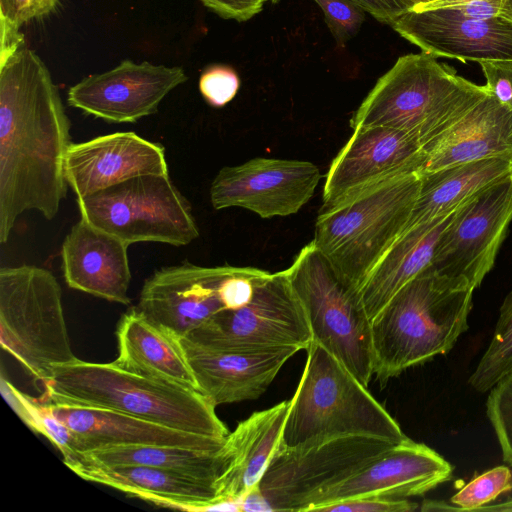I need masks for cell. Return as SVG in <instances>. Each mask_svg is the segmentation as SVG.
<instances>
[{
  "instance_id": "44",
  "label": "cell",
  "mask_w": 512,
  "mask_h": 512,
  "mask_svg": "<svg viewBox=\"0 0 512 512\" xmlns=\"http://www.w3.org/2000/svg\"><path fill=\"white\" fill-rule=\"evenodd\" d=\"M502 17L512 21V0H504Z\"/></svg>"
},
{
  "instance_id": "17",
  "label": "cell",
  "mask_w": 512,
  "mask_h": 512,
  "mask_svg": "<svg viewBox=\"0 0 512 512\" xmlns=\"http://www.w3.org/2000/svg\"><path fill=\"white\" fill-rule=\"evenodd\" d=\"M233 266L204 267L188 261L156 270L140 291L137 309L179 338L225 309L221 284Z\"/></svg>"
},
{
  "instance_id": "9",
  "label": "cell",
  "mask_w": 512,
  "mask_h": 512,
  "mask_svg": "<svg viewBox=\"0 0 512 512\" xmlns=\"http://www.w3.org/2000/svg\"><path fill=\"white\" fill-rule=\"evenodd\" d=\"M76 202L80 218L128 245L180 247L200 235L190 202L169 174L136 176Z\"/></svg>"
},
{
  "instance_id": "31",
  "label": "cell",
  "mask_w": 512,
  "mask_h": 512,
  "mask_svg": "<svg viewBox=\"0 0 512 512\" xmlns=\"http://www.w3.org/2000/svg\"><path fill=\"white\" fill-rule=\"evenodd\" d=\"M512 373V291L505 297L492 339L469 378L478 392L491 390Z\"/></svg>"
},
{
  "instance_id": "30",
  "label": "cell",
  "mask_w": 512,
  "mask_h": 512,
  "mask_svg": "<svg viewBox=\"0 0 512 512\" xmlns=\"http://www.w3.org/2000/svg\"><path fill=\"white\" fill-rule=\"evenodd\" d=\"M1 392L22 421L34 432L45 436L61 452L66 466L78 460L73 433L51 412L46 403L20 392L4 376H1Z\"/></svg>"
},
{
  "instance_id": "45",
  "label": "cell",
  "mask_w": 512,
  "mask_h": 512,
  "mask_svg": "<svg viewBox=\"0 0 512 512\" xmlns=\"http://www.w3.org/2000/svg\"><path fill=\"white\" fill-rule=\"evenodd\" d=\"M272 1L275 3V2H278L279 0H272Z\"/></svg>"
},
{
  "instance_id": "12",
  "label": "cell",
  "mask_w": 512,
  "mask_h": 512,
  "mask_svg": "<svg viewBox=\"0 0 512 512\" xmlns=\"http://www.w3.org/2000/svg\"><path fill=\"white\" fill-rule=\"evenodd\" d=\"M512 222V176L482 190L454 211L430 268L476 289L493 268Z\"/></svg>"
},
{
  "instance_id": "7",
  "label": "cell",
  "mask_w": 512,
  "mask_h": 512,
  "mask_svg": "<svg viewBox=\"0 0 512 512\" xmlns=\"http://www.w3.org/2000/svg\"><path fill=\"white\" fill-rule=\"evenodd\" d=\"M0 343L41 384L53 366L76 359L51 271L28 264L0 269Z\"/></svg>"
},
{
  "instance_id": "16",
  "label": "cell",
  "mask_w": 512,
  "mask_h": 512,
  "mask_svg": "<svg viewBox=\"0 0 512 512\" xmlns=\"http://www.w3.org/2000/svg\"><path fill=\"white\" fill-rule=\"evenodd\" d=\"M403 38L434 57L462 62L512 60V21L475 19L415 6L392 25Z\"/></svg>"
},
{
  "instance_id": "13",
  "label": "cell",
  "mask_w": 512,
  "mask_h": 512,
  "mask_svg": "<svg viewBox=\"0 0 512 512\" xmlns=\"http://www.w3.org/2000/svg\"><path fill=\"white\" fill-rule=\"evenodd\" d=\"M321 178L312 162L256 157L224 166L210 186L215 210L239 207L263 219L297 213L314 195Z\"/></svg>"
},
{
  "instance_id": "35",
  "label": "cell",
  "mask_w": 512,
  "mask_h": 512,
  "mask_svg": "<svg viewBox=\"0 0 512 512\" xmlns=\"http://www.w3.org/2000/svg\"><path fill=\"white\" fill-rule=\"evenodd\" d=\"M338 46H344L360 30L365 11L351 0H314Z\"/></svg>"
},
{
  "instance_id": "32",
  "label": "cell",
  "mask_w": 512,
  "mask_h": 512,
  "mask_svg": "<svg viewBox=\"0 0 512 512\" xmlns=\"http://www.w3.org/2000/svg\"><path fill=\"white\" fill-rule=\"evenodd\" d=\"M512 491V471L506 466H498L485 471L463 486L450 499L452 504L443 501L425 500L421 511H476L495 500L500 494Z\"/></svg>"
},
{
  "instance_id": "23",
  "label": "cell",
  "mask_w": 512,
  "mask_h": 512,
  "mask_svg": "<svg viewBox=\"0 0 512 512\" xmlns=\"http://www.w3.org/2000/svg\"><path fill=\"white\" fill-rule=\"evenodd\" d=\"M69 467L82 479L112 487L156 505L186 511H232L213 482L160 468L77 461Z\"/></svg>"
},
{
  "instance_id": "21",
  "label": "cell",
  "mask_w": 512,
  "mask_h": 512,
  "mask_svg": "<svg viewBox=\"0 0 512 512\" xmlns=\"http://www.w3.org/2000/svg\"><path fill=\"white\" fill-rule=\"evenodd\" d=\"M44 403L73 433L78 454L124 445L180 446L215 451L223 447L226 439L184 432L109 409Z\"/></svg>"
},
{
  "instance_id": "41",
  "label": "cell",
  "mask_w": 512,
  "mask_h": 512,
  "mask_svg": "<svg viewBox=\"0 0 512 512\" xmlns=\"http://www.w3.org/2000/svg\"><path fill=\"white\" fill-rule=\"evenodd\" d=\"M378 21L392 26L410 6L404 0H351Z\"/></svg>"
},
{
  "instance_id": "36",
  "label": "cell",
  "mask_w": 512,
  "mask_h": 512,
  "mask_svg": "<svg viewBox=\"0 0 512 512\" xmlns=\"http://www.w3.org/2000/svg\"><path fill=\"white\" fill-rule=\"evenodd\" d=\"M240 81L230 67L215 65L207 68L200 76L199 90L205 101L216 108L229 103L237 94Z\"/></svg>"
},
{
  "instance_id": "6",
  "label": "cell",
  "mask_w": 512,
  "mask_h": 512,
  "mask_svg": "<svg viewBox=\"0 0 512 512\" xmlns=\"http://www.w3.org/2000/svg\"><path fill=\"white\" fill-rule=\"evenodd\" d=\"M283 428L280 445L294 448L344 436L398 443L397 421L333 354L312 341Z\"/></svg>"
},
{
  "instance_id": "42",
  "label": "cell",
  "mask_w": 512,
  "mask_h": 512,
  "mask_svg": "<svg viewBox=\"0 0 512 512\" xmlns=\"http://www.w3.org/2000/svg\"><path fill=\"white\" fill-rule=\"evenodd\" d=\"M239 505L240 511L270 512L269 507L258 488V485L249 490L240 498Z\"/></svg>"
},
{
  "instance_id": "11",
  "label": "cell",
  "mask_w": 512,
  "mask_h": 512,
  "mask_svg": "<svg viewBox=\"0 0 512 512\" xmlns=\"http://www.w3.org/2000/svg\"><path fill=\"white\" fill-rule=\"evenodd\" d=\"M369 436H344L294 448L279 444L258 488L270 512H308L330 488L394 446Z\"/></svg>"
},
{
  "instance_id": "40",
  "label": "cell",
  "mask_w": 512,
  "mask_h": 512,
  "mask_svg": "<svg viewBox=\"0 0 512 512\" xmlns=\"http://www.w3.org/2000/svg\"><path fill=\"white\" fill-rule=\"evenodd\" d=\"M224 19L246 21L259 13L266 0H200Z\"/></svg>"
},
{
  "instance_id": "8",
  "label": "cell",
  "mask_w": 512,
  "mask_h": 512,
  "mask_svg": "<svg viewBox=\"0 0 512 512\" xmlns=\"http://www.w3.org/2000/svg\"><path fill=\"white\" fill-rule=\"evenodd\" d=\"M285 272L304 307L312 341L368 386L374 375L371 320L358 292L337 276L313 241Z\"/></svg>"
},
{
  "instance_id": "24",
  "label": "cell",
  "mask_w": 512,
  "mask_h": 512,
  "mask_svg": "<svg viewBox=\"0 0 512 512\" xmlns=\"http://www.w3.org/2000/svg\"><path fill=\"white\" fill-rule=\"evenodd\" d=\"M116 338L118 356L113 362L119 367L198 391L181 338L148 319L137 307L122 315Z\"/></svg>"
},
{
  "instance_id": "5",
  "label": "cell",
  "mask_w": 512,
  "mask_h": 512,
  "mask_svg": "<svg viewBox=\"0 0 512 512\" xmlns=\"http://www.w3.org/2000/svg\"><path fill=\"white\" fill-rule=\"evenodd\" d=\"M420 173L395 177L322 205L312 239L337 276L357 291L406 229Z\"/></svg>"
},
{
  "instance_id": "22",
  "label": "cell",
  "mask_w": 512,
  "mask_h": 512,
  "mask_svg": "<svg viewBox=\"0 0 512 512\" xmlns=\"http://www.w3.org/2000/svg\"><path fill=\"white\" fill-rule=\"evenodd\" d=\"M128 247L122 240L80 218L61 247V266L67 285L110 302L130 304Z\"/></svg>"
},
{
  "instance_id": "25",
  "label": "cell",
  "mask_w": 512,
  "mask_h": 512,
  "mask_svg": "<svg viewBox=\"0 0 512 512\" xmlns=\"http://www.w3.org/2000/svg\"><path fill=\"white\" fill-rule=\"evenodd\" d=\"M290 400L254 412L226 436L225 471L216 481L220 500L238 501L260 482L280 444Z\"/></svg>"
},
{
  "instance_id": "43",
  "label": "cell",
  "mask_w": 512,
  "mask_h": 512,
  "mask_svg": "<svg viewBox=\"0 0 512 512\" xmlns=\"http://www.w3.org/2000/svg\"><path fill=\"white\" fill-rule=\"evenodd\" d=\"M476 511H499V512H512V499L494 505H484Z\"/></svg>"
},
{
  "instance_id": "37",
  "label": "cell",
  "mask_w": 512,
  "mask_h": 512,
  "mask_svg": "<svg viewBox=\"0 0 512 512\" xmlns=\"http://www.w3.org/2000/svg\"><path fill=\"white\" fill-rule=\"evenodd\" d=\"M417 508V503L407 499L364 496L327 503L313 512H411Z\"/></svg>"
},
{
  "instance_id": "20",
  "label": "cell",
  "mask_w": 512,
  "mask_h": 512,
  "mask_svg": "<svg viewBox=\"0 0 512 512\" xmlns=\"http://www.w3.org/2000/svg\"><path fill=\"white\" fill-rule=\"evenodd\" d=\"M198 391L215 407L255 400L296 354L295 347L221 352L200 348L181 339Z\"/></svg>"
},
{
  "instance_id": "27",
  "label": "cell",
  "mask_w": 512,
  "mask_h": 512,
  "mask_svg": "<svg viewBox=\"0 0 512 512\" xmlns=\"http://www.w3.org/2000/svg\"><path fill=\"white\" fill-rule=\"evenodd\" d=\"M454 211L405 230L377 262L358 290L370 320L403 286L430 266L438 239Z\"/></svg>"
},
{
  "instance_id": "14",
  "label": "cell",
  "mask_w": 512,
  "mask_h": 512,
  "mask_svg": "<svg viewBox=\"0 0 512 512\" xmlns=\"http://www.w3.org/2000/svg\"><path fill=\"white\" fill-rule=\"evenodd\" d=\"M188 79L180 66L121 61L71 86L70 106L113 123H134L158 111L162 100Z\"/></svg>"
},
{
  "instance_id": "34",
  "label": "cell",
  "mask_w": 512,
  "mask_h": 512,
  "mask_svg": "<svg viewBox=\"0 0 512 512\" xmlns=\"http://www.w3.org/2000/svg\"><path fill=\"white\" fill-rule=\"evenodd\" d=\"M486 408L503 460L512 466V373L491 388Z\"/></svg>"
},
{
  "instance_id": "10",
  "label": "cell",
  "mask_w": 512,
  "mask_h": 512,
  "mask_svg": "<svg viewBox=\"0 0 512 512\" xmlns=\"http://www.w3.org/2000/svg\"><path fill=\"white\" fill-rule=\"evenodd\" d=\"M182 339L206 350L238 352L306 350L313 336L302 302L282 270L259 277L247 305L215 313Z\"/></svg>"
},
{
  "instance_id": "18",
  "label": "cell",
  "mask_w": 512,
  "mask_h": 512,
  "mask_svg": "<svg viewBox=\"0 0 512 512\" xmlns=\"http://www.w3.org/2000/svg\"><path fill=\"white\" fill-rule=\"evenodd\" d=\"M453 468L440 454L406 437L372 463L323 493L308 512L349 498L406 499L448 481Z\"/></svg>"
},
{
  "instance_id": "1",
  "label": "cell",
  "mask_w": 512,
  "mask_h": 512,
  "mask_svg": "<svg viewBox=\"0 0 512 512\" xmlns=\"http://www.w3.org/2000/svg\"><path fill=\"white\" fill-rule=\"evenodd\" d=\"M71 121L40 56L25 44L0 55V243L29 210L52 220L66 198Z\"/></svg>"
},
{
  "instance_id": "29",
  "label": "cell",
  "mask_w": 512,
  "mask_h": 512,
  "mask_svg": "<svg viewBox=\"0 0 512 512\" xmlns=\"http://www.w3.org/2000/svg\"><path fill=\"white\" fill-rule=\"evenodd\" d=\"M77 461L150 466L210 481L216 485L227 467L228 457L224 445L215 451L180 446L124 445L80 453Z\"/></svg>"
},
{
  "instance_id": "26",
  "label": "cell",
  "mask_w": 512,
  "mask_h": 512,
  "mask_svg": "<svg viewBox=\"0 0 512 512\" xmlns=\"http://www.w3.org/2000/svg\"><path fill=\"white\" fill-rule=\"evenodd\" d=\"M494 157L512 158V109L488 94L426 151L422 172Z\"/></svg>"
},
{
  "instance_id": "33",
  "label": "cell",
  "mask_w": 512,
  "mask_h": 512,
  "mask_svg": "<svg viewBox=\"0 0 512 512\" xmlns=\"http://www.w3.org/2000/svg\"><path fill=\"white\" fill-rule=\"evenodd\" d=\"M59 0H0V55L25 44L20 28L53 12Z\"/></svg>"
},
{
  "instance_id": "28",
  "label": "cell",
  "mask_w": 512,
  "mask_h": 512,
  "mask_svg": "<svg viewBox=\"0 0 512 512\" xmlns=\"http://www.w3.org/2000/svg\"><path fill=\"white\" fill-rule=\"evenodd\" d=\"M510 176V157L475 160L421 172L419 193L405 230L454 211L477 193Z\"/></svg>"
},
{
  "instance_id": "38",
  "label": "cell",
  "mask_w": 512,
  "mask_h": 512,
  "mask_svg": "<svg viewBox=\"0 0 512 512\" xmlns=\"http://www.w3.org/2000/svg\"><path fill=\"white\" fill-rule=\"evenodd\" d=\"M478 63L489 94L512 109V60H483Z\"/></svg>"
},
{
  "instance_id": "2",
  "label": "cell",
  "mask_w": 512,
  "mask_h": 512,
  "mask_svg": "<svg viewBox=\"0 0 512 512\" xmlns=\"http://www.w3.org/2000/svg\"><path fill=\"white\" fill-rule=\"evenodd\" d=\"M41 401L125 413L184 432L224 439L215 406L200 392L125 370L114 362L79 359L52 367Z\"/></svg>"
},
{
  "instance_id": "3",
  "label": "cell",
  "mask_w": 512,
  "mask_h": 512,
  "mask_svg": "<svg viewBox=\"0 0 512 512\" xmlns=\"http://www.w3.org/2000/svg\"><path fill=\"white\" fill-rule=\"evenodd\" d=\"M475 289L430 267L371 320L373 374L381 383L449 352L467 328Z\"/></svg>"
},
{
  "instance_id": "15",
  "label": "cell",
  "mask_w": 512,
  "mask_h": 512,
  "mask_svg": "<svg viewBox=\"0 0 512 512\" xmlns=\"http://www.w3.org/2000/svg\"><path fill=\"white\" fill-rule=\"evenodd\" d=\"M425 160L423 147L400 131L377 126L355 128L329 166L322 205L395 177L421 173Z\"/></svg>"
},
{
  "instance_id": "4",
  "label": "cell",
  "mask_w": 512,
  "mask_h": 512,
  "mask_svg": "<svg viewBox=\"0 0 512 512\" xmlns=\"http://www.w3.org/2000/svg\"><path fill=\"white\" fill-rule=\"evenodd\" d=\"M489 94L425 52L398 58L381 76L350 121L386 127L417 141L426 151Z\"/></svg>"
},
{
  "instance_id": "39",
  "label": "cell",
  "mask_w": 512,
  "mask_h": 512,
  "mask_svg": "<svg viewBox=\"0 0 512 512\" xmlns=\"http://www.w3.org/2000/svg\"><path fill=\"white\" fill-rule=\"evenodd\" d=\"M504 0H435L417 6L443 9L465 17L491 19L502 17Z\"/></svg>"
},
{
  "instance_id": "19",
  "label": "cell",
  "mask_w": 512,
  "mask_h": 512,
  "mask_svg": "<svg viewBox=\"0 0 512 512\" xmlns=\"http://www.w3.org/2000/svg\"><path fill=\"white\" fill-rule=\"evenodd\" d=\"M64 171L76 198L136 176L169 174L164 146L133 131L72 143L65 157Z\"/></svg>"
}]
</instances>
